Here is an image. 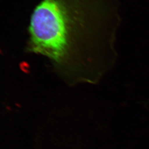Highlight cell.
Masks as SVG:
<instances>
[{"mask_svg":"<svg viewBox=\"0 0 149 149\" xmlns=\"http://www.w3.org/2000/svg\"><path fill=\"white\" fill-rule=\"evenodd\" d=\"M119 20L116 0H40L29 20L30 48L59 62L80 44L111 69Z\"/></svg>","mask_w":149,"mask_h":149,"instance_id":"6da1fadb","label":"cell"}]
</instances>
